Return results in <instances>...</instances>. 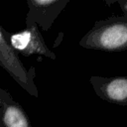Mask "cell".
Returning <instances> with one entry per match:
<instances>
[{"instance_id":"cell-4","label":"cell","mask_w":127,"mask_h":127,"mask_svg":"<svg viewBox=\"0 0 127 127\" xmlns=\"http://www.w3.org/2000/svg\"><path fill=\"white\" fill-rule=\"evenodd\" d=\"M68 2L69 0H27L29 10L25 18L26 27L37 25L43 32H48Z\"/></svg>"},{"instance_id":"cell-3","label":"cell","mask_w":127,"mask_h":127,"mask_svg":"<svg viewBox=\"0 0 127 127\" xmlns=\"http://www.w3.org/2000/svg\"><path fill=\"white\" fill-rule=\"evenodd\" d=\"M8 38L10 45L18 54H22L25 57L39 55L51 60L57 59L56 54L51 51L45 43L37 25L26 27L24 30L15 34H8Z\"/></svg>"},{"instance_id":"cell-5","label":"cell","mask_w":127,"mask_h":127,"mask_svg":"<svg viewBox=\"0 0 127 127\" xmlns=\"http://www.w3.org/2000/svg\"><path fill=\"white\" fill-rule=\"evenodd\" d=\"M97 96L107 102L127 106V76H97L89 78Z\"/></svg>"},{"instance_id":"cell-1","label":"cell","mask_w":127,"mask_h":127,"mask_svg":"<svg viewBox=\"0 0 127 127\" xmlns=\"http://www.w3.org/2000/svg\"><path fill=\"white\" fill-rule=\"evenodd\" d=\"M79 46L103 52L127 50V15L113 16L95 22L79 40Z\"/></svg>"},{"instance_id":"cell-7","label":"cell","mask_w":127,"mask_h":127,"mask_svg":"<svg viewBox=\"0 0 127 127\" xmlns=\"http://www.w3.org/2000/svg\"><path fill=\"white\" fill-rule=\"evenodd\" d=\"M118 3H119V5L121 6V9L126 13V15H127V2H122V1H118Z\"/></svg>"},{"instance_id":"cell-6","label":"cell","mask_w":127,"mask_h":127,"mask_svg":"<svg viewBox=\"0 0 127 127\" xmlns=\"http://www.w3.org/2000/svg\"><path fill=\"white\" fill-rule=\"evenodd\" d=\"M0 127H33L23 107L0 87Z\"/></svg>"},{"instance_id":"cell-2","label":"cell","mask_w":127,"mask_h":127,"mask_svg":"<svg viewBox=\"0 0 127 127\" xmlns=\"http://www.w3.org/2000/svg\"><path fill=\"white\" fill-rule=\"evenodd\" d=\"M0 66L30 95L39 97V91L35 84V66L27 68L19 58V54L12 48L8 33L0 25Z\"/></svg>"}]
</instances>
